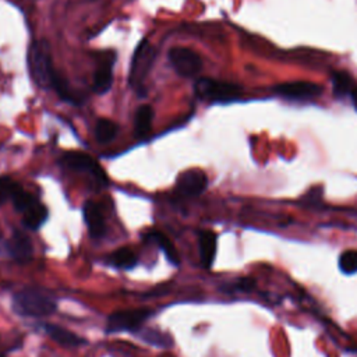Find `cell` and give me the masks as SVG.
<instances>
[{
  "label": "cell",
  "mask_w": 357,
  "mask_h": 357,
  "mask_svg": "<svg viewBox=\"0 0 357 357\" xmlns=\"http://www.w3.org/2000/svg\"><path fill=\"white\" fill-rule=\"evenodd\" d=\"M13 310L21 317L42 318L57 310L56 298L38 287H26L13 296Z\"/></svg>",
  "instance_id": "6da1fadb"
},
{
  "label": "cell",
  "mask_w": 357,
  "mask_h": 357,
  "mask_svg": "<svg viewBox=\"0 0 357 357\" xmlns=\"http://www.w3.org/2000/svg\"><path fill=\"white\" fill-rule=\"evenodd\" d=\"M28 67L32 79L40 88L53 86L56 71L52 64L50 47L46 40H36L28 50Z\"/></svg>",
  "instance_id": "7a4b0ae2"
},
{
  "label": "cell",
  "mask_w": 357,
  "mask_h": 357,
  "mask_svg": "<svg viewBox=\"0 0 357 357\" xmlns=\"http://www.w3.org/2000/svg\"><path fill=\"white\" fill-rule=\"evenodd\" d=\"M155 56H156L155 49L151 46V43L146 39H144L137 46V49L132 54L131 66H130V71H128V84L138 92L144 86V82L152 68Z\"/></svg>",
  "instance_id": "3957f363"
},
{
  "label": "cell",
  "mask_w": 357,
  "mask_h": 357,
  "mask_svg": "<svg viewBox=\"0 0 357 357\" xmlns=\"http://www.w3.org/2000/svg\"><path fill=\"white\" fill-rule=\"evenodd\" d=\"M194 91L199 99L208 102H229L240 96V86L231 82L216 81L211 78H201L195 82Z\"/></svg>",
  "instance_id": "277c9868"
},
{
  "label": "cell",
  "mask_w": 357,
  "mask_h": 357,
  "mask_svg": "<svg viewBox=\"0 0 357 357\" xmlns=\"http://www.w3.org/2000/svg\"><path fill=\"white\" fill-rule=\"evenodd\" d=\"M153 315V311L149 308H137L128 311H116L107 318L106 332H132L135 333L142 328V324Z\"/></svg>",
  "instance_id": "5b68a950"
},
{
  "label": "cell",
  "mask_w": 357,
  "mask_h": 357,
  "mask_svg": "<svg viewBox=\"0 0 357 357\" xmlns=\"http://www.w3.org/2000/svg\"><path fill=\"white\" fill-rule=\"evenodd\" d=\"M60 160L68 169L88 174L96 185L105 187L107 184L106 173L99 166V163L89 155L82 152H67L61 156Z\"/></svg>",
  "instance_id": "8992f818"
},
{
  "label": "cell",
  "mask_w": 357,
  "mask_h": 357,
  "mask_svg": "<svg viewBox=\"0 0 357 357\" xmlns=\"http://www.w3.org/2000/svg\"><path fill=\"white\" fill-rule=\"evenodd\" d=\"M169 60L176 73L181 77H194L202 68L201 57L194 50L187 47L170 49Z\"/></svg>",
  "instance_id": "52a82bcc"
},
{
  "label": "cell",
  "mask_w": 357,
  "mask_h": 357,
  "mask_svg": "<svg viewBox=\"0 0 357 357\" xmlns=\"http://www.w3.org/2000/svg\"><path fill=\"white\" fill-rule=\"evenodd\" d=\"M275 91L279 96L287 100H297V102L312 100L322 93V88L318 84L308 82V81L284 82V84L276 85Z\"/></svg>",
  "instance_id": "ba28073f"
},
{
  "label": "cell",
  "mask_w": 357,
  "mask_h": 357,
  "mask_svg": "<svg viewBox=\"0 0 357 357\" xmlns=\"http://www.w3.org/2000/svg\"><path fill=\"white\" fill-rule=\"evenodd\" d=\"M206 185L208 177L198 169L183 172L177 178V191L183 197H197L205 191Z\"/></svg>",
  "instance_id": "9c48e42d"
},
{
  "label": "cell",
  "mask_w": 357,
  "mask_h": 357,
  "mask_svg": "<svg viewBox=\"0 0 357 357\" xmlns=\"http://www.w3.org/2000/svg\"><path fill=\"white\" fill-rule=\"evenodd\" d=\"M4 248L7 254L17 262H28L33 254V245L28 234L21 230H14L6 240Z\"/></svg>",
  "instance_id": "30bf717a"
},
{
  "label": "cell",
  "mask_w": 357,
  "mask_h": 357,
  "mask_svg": "<svg viewBox=\"0 0 357 357\" xmlns=\"http://www.w3.org/2000/svg\"><path fill=\"white\" fill-rule=\"evenodd\" d=\"M84 219L88 226L89 234L93 238H100L106 233V223L100 206L93 201H86L82 208Z\"/></svg>",
  "instance_id": "8fae6325"
},
{
  "label": "cell",
  "mask_w": 357,
  "mask_h": 357,
  "mask_svg": "<svg viewBox=\"0 0 357 357\" xmlns=\"http://www.w3.org/2000/svg\"><path fill=\"white\" fill-rule=\"evenodd\" d=\"M113 63H114V54L112 53L110 57H105V60H102V63L99 64V67L95 71L93 75V91L98 95L106 93L113 82Z\"/></svg>",
  "instance_id": "7c38bea8"
},
{
  "label": "cell",
  "mask_w": 357,
  "mask_h": 357,
  "mask_svg": "<svg viewBox=\"0 0 357 357\" xmlns=\"http://www.w3.org/2000/svg\"><path fill=\"white\" fill-rule=\"evenodd\" d=\"M43 328H45L46 335L61 346L77 347V346L85 343V340L82 337H79L78 335H75L74 332H71L63 326H59L54 324H46Z\"/></svg>",
  "instance_id": "4fadbf2b"
},
{
  "label": "cell",
  "mask_w": 357,
  "mask_h": 357,
  "mask_svg": "<svg viewBox=\"0 0 357 357\" xmlns=\"http://www.w3.org/2000/svg\"><path fill=\"white\" fill-rule=\"evenodd\" d=\"M199 255L204 268H211L216 255V234L211 230H202L198 236Z\"/></svg>",
  "instance_id": "5bb4252c"
},
{
  "label": "cell",
  "mask_w": 357,
  "mask_h": 357,
  "mask_svg": "<svg viewBox=\"0 0 357 357\" xmlns=\"http://www.w3.org/2000/svg\"><path fill=\"white\" fill-rule=\"evenodd\" d=\"M47 215V208L40 201L36 199L26 211L22 212V223L25 227L36 230L46 222Z\"/></svg>",
  "instance_id": "9a60e30c"
},
{
  "label": "cell",
  "mask_w": 357,
  "mask_h": 357,
  "mask_svg": "<svg viewBox=\"0 0 357 357\" xmlns=\"http://www.w3.org/2000/svg\"><path fill=\"white\" fill-rule=\"evenodd\" d=\"M152 121H153V109H152V106H149V105L139 106L135 112V119H134L135 135L138 138L145 137L152 128Z\"/></svg>",
  "instance_id": "2e32d148"
},
{
  "label": "cell",
  "mask_w": 357,
  "mask_h": 357,
  "mask_svg": "<svg viewBox=\"0 0 357 357\" xmlns=\"http://www.w3.org/2000/svg\"><path fill=\"white\" fill-rule=\"evenodd\" d=\"M135 335L138 337H141L145 343L156 346V347L169 349V347L173 346V339L167 333L160 332V331L153 329V328H141L139 331L135 332Z\"/></svg>",
  "instance_id": "e0dca14e"
},
{
  "label": "cell",
  "mask_w": 357,
  "mask_h": 357,
  "mask_svg": "<svg viewBox=\"0 0 357 357\" xmlns=\"http://www.w3.org/2000/svg\"><path fill=\"white\" fill-rule=\"evenodd\" d=\"M107 264L114 266V268H119V269H130V268L135 266L137 257L132 252V250H130L127 247H123V248H119V250L113 251L107 257Z\"/></svg>",
  "instance_id": "ac0fdd59"
},
{
  "label": "cell",
  "mask_w": 357,
  "mask_h": 357,
  "mask_svg": "<svg viewBox=\"0 0 357 357\" xmlns=\"http://www.w3.org/2000/svg\"><path fill=\"white\" fill-rule=\"evenodd\" d=\"M146 237H148V240H151V241H153L160 250H162V252L166 255V258L172 262V264H174V265H177L178 264V255H177V251H176V248H174V245L172 244V241L163 234V233H159V231H151V233H148L146 234Z\"/></svg>",
  "instance_id": "d6986e66"
},
{
  "label": "cell",
  "mask_w": 357,
  "mask_h": 357,
  "mask_svg": "<svg viewBox=\"0 0 357 357\" xmlns=\"http://www.w3.org/2000/svg\"><path fill=\"white\" fill-rule=\"evenodd\" d=\"M332 84H333V93L336 98H343L346 95H350L353 88L356 86L351 77L343 71H337L332 75Z\"/></svg>",
  "instance_id": "ffe728a7"
},
{
  "label": "cell",
  "mask_w": 357,
  "mask_h": 357,
  "mask_svg": "<svg viewBox=\"0 0 357 357\" xmlns=\"http://www.w3.org/2000/svg\"><path fill=\"white\" fill-rule=\"evenodd\" d=\"M117 134V124L112 120L107 119H100L98 120L96 126H95V137L98 139V142L100 144H106L110 142Z\"/></svg>",
  "instance_id": "44dd1931"
},
{
  "label": "cell",
  "mask_w": 357,
  "mask_h": 357,
  "mask_svg": "<svg viewBox=\"0 0 357 357\" xmlns=\"http://www.w3.org/2000/svg\"><path fill=\"white\" fill-rule=\"evenodd\" d=\"M339 269L346 275L357 272V250H346L339 255Z\"/></svg>",
  "instance_id": "7402d4cb"
},
{
  "label": "cell",
  "mask_w": 357,
  "mask_h": 357,
  "mask_svg": "<svg viewBox=\"0 0 357 357\" xmlns=\"http://www.w3.org/2000/svg\"><path fill=\"white\" fill-rule=\"evenodd\" d=\"M18 185L20 184L15 183L14 180H11L10 177H0V205L6 199H11V195L14 194V191Z\"/></svg>",
  "instance_id": "603a6c76"
},
{
  "label": "cell",
  "mask_w": 357,
  "mask_h": 357,
  "mask_svg": "<svg viewBox=\"0 0 357 357\" xmlns=\"http://www.w3.org/2000/svg\"><path fill=\"white\" fill-rule=\"evenodd\" d=\"M254 287V280L240 279L236 283H227L222 286V291H250Z\"/></svg>",
  "instance_id": "cb8c5ba5"
},
{
  "label": "cell",
  "mask_w": 357,
  "mask_h": 357,
  "mask_svg": "<svg viewBox=\"0 0 357 357\" xmlns=\"http://www.w3.org/2000/svg\"><path fill=\"white\" fill-rule=\"evenodd\" d=\"M322 197V187H314L310 190V192L304 197L305 201H308L310 204H315L317 201H319Z\"/></svg>",
  "instance_id": "d4e9b609"
},
{
  "label": "cell",
  "mask_w": 357,
  "mask_h": 357,
  "mask_svg": "<svg viewBox=\"0 0 357 357\" xmlns=\"http://www.w3.org/2000/svg\"><path fill=\"white\" fill-rule=\"evenodd\" d=\"M350 96H351V100H353V103H354V106H356V109H357V86L353 88Z\"/></svg>",
  "instance_id": "484cf974"
},
{
  "label": "cell",
  "mask_w": 357,
  "mask_h": 357,
  "mask_svg": "<svg viewBox=\"0 0 357 357\" xmlns=\"http://www.w3.org/2000/svg\"><path fill=\"white\" fill-rule=\"evenodd\" d=\"M0 357H1V356H0Z\"/></svg>",
  "instance_id": "4316f807"
}]
</instances>
